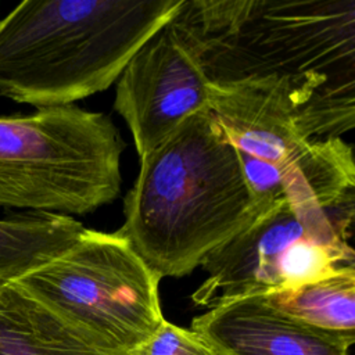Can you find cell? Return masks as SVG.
I'll list each match as a JSON object with an SVG mask.
<instances>
[{
	"label": "cell",
	"instance_id": "10",
	"mask_svg": "<svg viewBox=\"0 0 355 355\" xmlns=\"http://www.w3.org/2000/svg\"><path fill=\"white\" fill-rule=\"evenodd\" d=\"M0 355H118L15 280L0 282Z\"/></svg>",
	"mask_w": 355,
	"mask_h": 355
},
{
	"label": "cell",
	"instance_id": "7",
	"mask_svg": "<svg viewBox=\"0 0 355 355\" xmlns=\"http://www.w3.org/2000/svg\"><path fill=\"white\" fill-rule=\"evenodd\" d=\"M208 97L209 80L198 54L172 18L125 65L114 108L125 119L140 159L186 118L208 108Z\"/></svg>",
	"mask_w": 355,
	"mask_h": 355
},
{
	"label": "cell",
	"instance_id": "13",
	"mask_svg": "<svg viewBox=\"0 0 355 355\" xmlns=\"http://www.w3.org/2000/svg\"><path fill=\"white\" fill-rule=\"evenodd\" d=\"M129 355H219L198 333L166 319Z\"/></svg>",
	"mask_w": 355,
	"mask_h": 355
},
{
	"label": "cell",
	"instance_id": "3",
	"mask_svg": "<svg viewBox=\"0 0 355 355\" xmlns=\"http://www.w3.org/2000/svg\"><path fill=\"white\" fill-rule=\"evenodd\" d=\"M209 82L266 75L355 87V0H183Z\"/></svg>",
	"mask_w": 355,
	"mask_h": 355
},
{
	"label": "cell",
	"instance_id": "5",
	"mask_svg": "<svg viewBox=\"0 0 355 355\" xmlns=\"http://www.w3.org/2000/svg\"><path fill=\"white\" fill-rule=\"evenodd\" d=\"M355 197L329 208L277 201L209 252L200 266L207 279L191 301L216 305L288 290L354 266L348 244Z\"/></svg>",
	"mask_w": 355,
	"mask_h": 355
},
{
	"label": "cell",
	"instance_id": "1",
	"mask_svg": "<svg viewBox=\"0 0 355 355\" xmlns=\"http://www.w3.org/2000/svg\"><path fill=\"white\" fill-rule=\"evenodd\" d=\"M121 233L161 277L191 273L255 216L236 148L208 108L140 158Z\"/></svg>",
	"mask_w": 355,
	"mask_h": 355
},
{
	"label": "cell",
	"instance_id": "11",
	"mask_svg": "<svg viewBox=\"0 0 355 355\" xmlns=\"http://www.w3.org/2000/svg\"><path fill=\"white\" fill-rule=\"evenodd\" d=\"M86 227L69 215L28 211L0 219V282L17 280L68 251Z\"/></svg>",
	"mask_w": 355,
	"mask_h": 355
},
{
	"label": "cell",
	"instance_id": "6",
	"mask_svg": "<svg viewBox=\"0 0 355 355\" xmlns=\"http://www.w3.org/2000/svg\"><path fill=\"white\" fill-rule=\"evenodd\" d=\"M161 276L118 232L85 229L78 241L15 282L118 355H129L165 319Z\"/></svg>",
	"mask_w": 355,
	"mask_h": 355
},
{
	"label": "cell",
	"instance_id": "12",
	"mask_svg": "<svg viewBox=\"0 0 355 355\" xmlns=\"http://www.w3.org/2000/svg\"><path fill=\"white\" fill-rule=\"evenodd\" d=\"M262 298L301 323L355 343V265Z\"/></svg>",
	"mask_w": 355,
	"mask_h": 355
},
{
	"label": "cell",
	"instance_id": "8",
	"mask_svg": "<svg viewBox=\"0 0 355 355\" xmlns=\"http://www.w3.org/2000/svg\"><path fill=\"white\" fill-rule=\"evenodd\" d=\"M354 87L322 86L279 75L209 82L208 110L237 153L282 166L308 141L301 116L330 96Z\"/></svg>",
	"mask_w": 355,
	"mask_h": 355
},
{
	"label": "cell",
	"instance_id": "4",
	"mask_svg": "<svg viewBox=\"0 0 355 355\" xmlns=\"http://www.w3.org/2000/svg\"><path fill=\"white\" fill-rule=\"evenodd\" d=\"M118 128L73 104L0 116V207L83 215L121 191Z\"/></svg>",
	"mask_w": 355,
	"mask_h": 355
},
{
	"label": "cell",
	"instance_id": "9",
	"mask_svg": "<svg viewBox=\"0 0 355 355\" xmlns=\"http://www.w3.org/2000/svg\"><path fill=\"white\" fill-rule=\"evenodd\" d=\"M191 330L219 355H351L354 345L282 313L262 297L209 308L193 319Z\"/></svg>",
	"mask_w": 355,
	"mask_h": 355
},
{
	"label": "cell",
	"instance_id": "2",
	"mask_svg": "<svg viewBox=\"0 0 355 355\" xmlns=\"http://www.w3.org/2000/svg\"><path fill=\"white\" fill-rule=\"evenodd\" d=\"M182 1H21L0 19V96L46 108L108 89Z\"/></svg>",
	"mask_w": 355,
	"mask_h": 355
}]
</instances>
